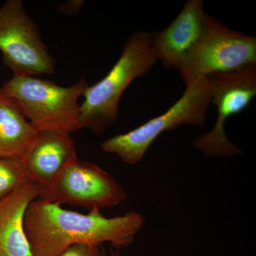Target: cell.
<instances>
[{
    "instance_id": "7a4b0ae2",
    "label": "cell",
    "mask_w": 256,
    "mask_h": 256,
    "mask_svg": "<svg viewBox=\"0 0 256 256\" xmlns=\"http://www.w3.org/2000/svg\"><path fill=\"white\" fill-rule=\"evenodd\" d=\"M158 62L150 45V33L134 32L120 56L100 82L84 90L80 105V129L102 136L117 120L121 96L131 82L146 75Z\"/></svg>"
},
{
    "instance_id": "52a82bcc",
    "label": "cell",
    "mask_w": 256,
    "mask_h": 256,
    "mask_svg": "<svg viewBox=\"0 0 256 256\" xmlns=\"http://www.w3.org/2000/svg\"><path fill=\"white\" fill-rule=\"evenodd\" d=\"M128 198L124 188L112 175L94 163L76 158L38 198L50 203L85 207L89 212L112 208Z\"/></svg>"
},
{
    "instance_id": "2e32d148",
    "label": "cell",
    "mask_w": 256,
    "mask_h": 256,
    "mask_svg": "<svg viewBox=\"0 0 256 256\" xmlns=\"http://www.w3.org/2000/svg\"><path fill=\"white\" fill-rule=\"evenodd\" d=\"M101 248H102V256H120L119 249H114V248H110V254L108 255L105 248L102 246H101Z\"/></svg>"
},
{
    "instance_id": "6da1fadb",
    "label": "cell",
    "mask_w": 256,
    "mask_h": 256,
    "mask_svg": "<svg viewBox=\"0 0 256 256\" xmlns=\"http://www.w3.org/2000/svg\"><path fill=\"white\" fill-rule=\"evenodd\" d=\"M144 222L137 212L107 218L100 210L84 214L38 198L26 210L24 230L33 256H60L77 244L109 242L119 250L127 247Z\"/></svg>"
},
{
    "instance_id": "8992f818",
    "label": "cell",
    "mask_w": 256,
    "mask_h": 256,
    "mask_svg": "<svg viewBox=\"0 0 256 256\" xmlns=\"http://www.w3.org/2000/svg\"><path fill=\"white\" fill-rule=\"evenodd\" d=\"M0 52L14 75L55 74V58L22 0H8L0 6Z\"/></svg>"
},
{
    "instance_id": "3957f363",
    "label": "cell",
    "mask_w": 256,
    "mask_h": 256,
    "mask_svg": "<svg viewBox=\"0 0 256 256\" xmlns=\"http://www.w3.org/2000/svg\"><path fill=\"white\" fill-rule=\"evenodd\" d=\"M88 86L84 77L70 86L64 87L36 76L16 74L1 89L14 99L38 130L70 134L80 130L78 98Z\"/></svg>"
},
{
    "instance_id": "4fadbf2b",
    "label": "cell",
    "mask_w": 256,
    "mask_h": 256,
    "mask_svg": "<svg viewBox=\"0 0 256 256\" xmlns=\"http://www.w3.org/2000/svg\"><path fill=\"white\" fill-rule=\"evenodd\" d=\"M30 181L33 180L21 160L0 156V200Z\"/></svg>"
},
{
    "instance_id": "5bb4252c",
    "label": "cell",
    "mask_w": 256,
    "mask_h": 256,
    "mask_svg": "<svg viewBox=\"0 0 256 256\" xmlns=\"http://www.w3.org/2000/svg\"><path fill=\"white\" fill-rule=\"evenodd\" d=\"M60 256H102L101 246L77 244L65 250Z\"/></svg>"
},
{
    "instance_id": "277c9868",
    "label": "cell",
    "mask_w": 256,
    "mask_h": 256,
    "mask_svg": "<svg viewBox=\"0 0 256 256\" xmlns=\"http://www.w3.org/2000/svg\"><path fill=\"white\" fill-rule=\"evenodd\" d=\"M186 86L181 98L164 114L130 132L106 140L100 146L102 150L117 154L126 164L136 165L162 133L182 126H204L210 104L206 79H196Z\"/></svg>"
},
{
    "instance_id": "9c48e42d",
    "label": "cell",
    "mask_w": 256,
    "mask_h": 256,
    "mask_svg": "<svg viewBox=\"0 0 256 256\" xmlns=\"http://www.w3.org/2000/svg\"><path fill=\"white\" fill-rule=\"evenodd\" d=\"M214 18L202 0H188L168 28L150 33V45L165 67L180 72L208 34Z\"/></svg>"
},
{
    "instance_id": "30bf717a",
    "label": "cell",
    "mask_w": 256,
    "mask_h": 256,
    "mask_svg": "<svg viewBox=\"0 0 256 256\" xmlns=\"http://www.w3.org/2000/svg\"><path fill=\"white\" fill-rule=\"evenodd\" d=\"M76 158L75 143L69 133L38 130L21 160L33 181L43 190Z\"/></svg>"
},
{
    "instance_id": "5b68a950",
    "label": "cell",
    "mask_w": 256,
    "mask_h": 256,
    "mask_svg": "<svg viewBox=\"0 0 256 256\" xmlns=\"http://www.w3.org/2000/svg\"><path fill=\"white\" fill-rule=\"evenodd\" d=\"M210 102L217 109L212 130L194 141V146L206 158H232L242 151L227 138L225 124L229 118L242 112L256 96V65L232 72L207 76Z\"/></svg>"
},
{
    "instance_id": "9a60e30c",
    "label": "cell",
    "mask_w": 256,
    "mask_h": 256,
    "mask_svg": "<svg viewBox=\"0 0 256 256\" xmlns=\"http://www.w3.org/2000/svg\"><path fill=\"white\" fill-rule=\"evenodd\" d=\"M84 1L82 0H70L64 4H60L57 8V12L60 14L75 16L79 14Z\"/></svg>"
},
{
    "instance_id": "7c38bea8",
    "label": "cell",
    "mask_w": 256,
    "mask_h": 256,
    "mask_svg": "<svg viewBox=\"0 0 256 256\" xmlns=\"http://www.w3.org/2000/svg\"><path fill=\"white\" fill-rule=\"evenodd\" d=\"M38 131L14 99L0 88V156L21 160Z\"/></svg>"
},
{
    "instance_id": "8fae6325",
    "label": "cell",
    "mask_w": 256,
    "mask_h": 256,
    "mask_svg": "<svg viewBox=\"0 0 256 256\" xmlns=\"http://www.w3.org/2000/svg\"><path fill=\"white\" fill-rule=\"evenodd\" d=\"M42 190L38 183L30 181L0 200V256H33L25 233L24 218Z\"/></svg>"
},
{
    "instance_id": "ba28073f",
    "label": "cell",
    "mask_w": 256,
    "mask_h": 256,
    "mask_svg": "<svg viewBox=\"0 0 256 256\" xmlns=\"http://www.w3.org/2000/svg\"><path fill=\"white\" fill-rule=\"evenodd\" d=\"M256 65V38L234 31L214 18L208 34L180 69L186 85L210 74Z\"/></svg>"
}]
</instances>
